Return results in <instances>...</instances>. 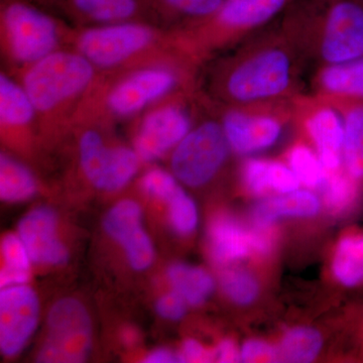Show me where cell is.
<instances>
[{"label": "cell", "instance_id": "f1b7e54d", "mask_svg": "<svg viewBox=\"0 0 363 363\" xmlns=\"http://www.w3.org/2000/svg\"><path fill=\"white\" fill-rule=\"evenodd\" d=\"M288 166L298 181L309 188L321 187L326 177V169L317 152L304 143H297L288 152Z\"/></svg>", "mask_w": 363, "mask_h": 363}, {"label": "cell", "instance_id": "484cf974", "mask_svg": "<svg viewBox=\"0 0 363 363\" xmlns=\"http://www.w3.org/2000/svg\"><path fill=\"white\" fill-rule=\"evenodd\" d=\"M321 347L319 332L309 327H298L284 336L278 350L279 362H311Z\"/></svg>", "mask_w": 363, "mask_h": 363}, {"label": "cell", "instance_id": "2e32d148", "mask_svg": "<svg viewBox=\"0 0 363 363\" xmlns=\"http://www.w3.org/2000/svg\"><path fill=\"white\" fill-rule=\"evenodd\" d=\"M18 233L33 262L61 264L68 259V252L57 236L56 214L50 208H38L23 217Z\"/></svg>", "mask_w": 363, "mask_h": 363}, {"label": "cell", "instance_id": "e575fe53", "mask_svg": "<svg viewBox=\"0 0 363 363\" xmlns=\"http://www.w3.org/2000/svg\"><path fill=\"white\" fill-rule=\"evenodd\" d=\"M243 362H279L278 350L260 340H248L240 351Z\"/></svg>", "mask_w": 363, "mask_h": 363}, {"label": "cell", "instance_id": "ffe728a7", "mask_svg": "<svg viewBox=\"0 0 363 363\" xmlns=\"http://www.w3.org/2000/svg\"><path fill=\"white\" fill-rule=\"evenodd\" d=\"M208 238L210 252L217 264H226L245 259L252 252L250 230L226 215L212 221Z\"/></svg>", "mask_w": 363, "mask_h": 363}, {"label": "cell", "instance_id": "7a4b0ae2", "mask_svg": "<svg viewBox=\"0 0 363 363\" xmlns=\"http://www.w3.org/2000/svg\"><path fill=\"white\" fill-rule=\"evenodd\" d=\"M71 48L99 72L156 65L199 71L202 67L188 51L178 30L147 21L75 26Z\"/></svg>", "mask_w": 363, "mask_h": 363}, {"label": "cell", "instance_id": "d6a6232c", "mask_svg": "<svg viewBox=\"0 0 363 363\" xmlns=\"http://www.w3.org/2000/svg\"><path fill=\"white\" fill-rule=\"evenodd\" d=\"M241 179L247 192L262 195L271 189V161L247 160L241 169Z\"/></svg>", "mask_w": 363, "mask_h": 363}, {"label": "cell", "instance_id": "603a6c76", "mask_svg": "<svg viewBox=\"0 0 363 363\" xmlns=\"http://www.w3.org/2000/svg\"><path fill=\"white\" fill-rule=\"evenodd\" d=\"M38 191V181L23 162L7 152L0 155V197L4 201L30 199Z\"/></svg>", "mask_w": 363, "mask_h": 363}, {"label": "cell", "instance_id": "5b68a950", "mask_svg": "<svg viewBox=\"0 0 363 363\" xmlns=\"http://www.w3.org/2000/svg\"><path fill=\"white\" fill-rule=\"evenodd\" d=\"M279 28L319 66L363 56V0H296Z\"/></svg>", "mask_w": 363, "mask_h": 363}, {"label": "cell", "instance_id": "e0dca14e", "mask_svg": "<svg viewBox=\"0 0 363 363\" xmlns=\"http://www.w3.org/2000/svg\"><path fill=\"white\" fill-rule=\"evenodd\" d=\"M63 18L76 26L147 23L142 0H65Z\"/></svg>", "mask_w": 363, "mask_h": 363}, {"label": "cell", "instance_id": "ba28073f", "mask_svg": "<svg viewBox=\"0 0 363 363\" xmlns=\"http://www.w3.org/2000/svg\"><path fill=\"white\" fill-rule=\"evenodd\" d=\"M201 84L172 93L128 121L133 147L143 162L173 152L192 130L207 104Z\"/></svg>", "mask_w": 363, "mask_h": 363}, {"label": "cell", "instance_id": "b9f144b4", "mask_svg": "<svg viewBox=\"0 0 363 363\" xmlns=\"http://www.w3.org/2000/svg\"><path fill=\"white\" fill-rule=\"evenodd\" d=\"M123 338L124 343L133 344L135 343L136 338H138V333L135 329H125L123 334Z\"/></svg>", "mask_w": 363, "mask_h": 363}, {"label": "cell", "instance_id": "4fadbf2b", "mask_svg": "<svg viewBox=\"0 0 363 363\" xmlns=\"http://www.w3.org/2000/svg\"><path fill=\"white\" fill-rule=\"evenodd\" d=\"M39 319L37 295L25 285L6 286L0 293V348L6 357L18 354Z\"/></svg>", "mask_w": 363, "mask_h": 363}, {"label": "cell", "instance_id": "3957f363", "mask_svg": "<svg viewBox=\"0 0 363 363\" xmlns=\"http://www.w3.org/2000/svg\"><path fill=\"white\" fill-rule=\"evenodd\" d=\"M198 77L199 71L169 65L98 71L79 108L75 124L113 126L128 123L172 93L200 85Z\"/></svg>", "mask_w": 363, "mask_h": 363}, {"label": "cell", "instance_id": "9a60e30c", "mask_svg": "<svg viewBox=\"0 0 363 363\" xmlns=\"http://www.w3.org/2000/svg\"><path fill=\"white\" fill-rule=\"evenodd\" d=\"M105 229L125 250L131 267L143 271L154 260V247L142 226V210L138 203L123 200L105 217Z\"/></svg>", "mask_w": 363, "mask_h": 363}, {"label": "cell", "instance_id": "83f0119b", "mask_svg": "<svg viewBox=\"0 0 363 363\" xmlns=\"http://www.w3.org/2000/svg\"><path fill=\"white\" fill-rule=\"evenodd\" d=\"M321 187L325 204L332 213H343L354 204L357 198L358 182L340 169L326 172Z\"/></svg>", "mask_w": 363, "mask_h": 363}, {"label": "cell", "instance_id": "4316f807", "mask_svg": "<svg viewBox=\"0 0 363 363\" xmlns=\"http://www.w3.org/2000/svg\"><path fill=\"white\" fill-rule=\"evenodd\" d=\"M2 257L4 267L0 274L2 288L25 285L30 271V255L20 238L9 234L2 240Z\"/></svg>", "mask_w": 363, "mask_h": 363}, {"label": "cell", "instance_id": "60d3db41", "mask_svg": "<svg viewBox=\"0 0 363 363\" xmlns=\"http://www.w3.org/2000/svg\"><path fill=\"white\" fill-rule=\"evenodd\" d=\"M26 1L32 2V4H35V6L42 7V9H47V11L56 14V13H55L54 6H52V0H26ZM57 16H58V14H57Z\"/></svg>", "mask_w": 363, "mask_h": 363}, {"label": "cell", "instance_id": "f546056e", "mask_svg": "<svg viewBox=\"0 0 363 363\" xmlns=\"http://www.w3.org/2000/svg\"><path fill=\"white\" fill-rule=\"evenodd\" d=\"M221 286L227 297L238 305L252 303L259 294L257 279L242 269H227L221 276Z\"/></svg>", "mask_w": 363, "mask_h": 363}, {"label": "cell", "instance_id": "8fae6325", "mask_svg": "<svg viewBox=\"0 0 363 363\" xmlns=\"http://www.w3.org/2000/svg\"><path fill=\"white\" fill-rule=\"evenodd\" d=\"M92 328L89 315L78 301L63 298L52 306L48 317V336L38 362H84L91 348Z\"/></svg>", "mask_w": 363, "mask_h": 363}, {"label": "cell", "instance_id": "8d00e7d4", "mask_svg": "<svg viewBox=\"0 0 363 363\" xmlns=\"http://www.w3.org/2000/svg\"><path fill=\"white\" fill-rule=\"evenodd\" d=\"M252 252L257 255H269L274 245V236L271 226L255 225L250 230Z\"/></svg>", "mask_w": 363, "mask_h": 363}, {"label": "cell", "instance_id": "277c9868", "mask_svg": "<svg viewBox=\"0 0 363 363\" xmlns=\"http://www.w3.org/2000/svg\"><path fill=\"white\" fill-rule=\"evenodd\" d=\"M97 75V69L80 52L64 49L11 76L33 105L40 135L52 140L71 133Z\"/></svg>", "mask_w": 363, "mask_h": 363}, {"label": "cell", "instance_id": "f35d334b", "mask_svg": "<svg viewBox=\"0 0 363 363\" xmlns=\"http://www.w3.org/2000/svg\"><path fill=\"white\" fill-rule=\"evenodd\" d=\"M214 359L218 362H238L240 360V353L233 341L224 340L214 351Z\"/></svg>", "mask_w": 363, "mask_h": 363}, {"label": "cell", "instance_id": "ac0fdd59", "mask_svg": "<svg viewBox=\"0 0 363 363\" xmlns=\"http://www.w3.org/2000/svg\"><path fill=\"white\" fill-rule=\"evenodd\" d=\"M223 0H142L147 23L181 30L204 21Z\"/></svg>", "mask_w": 363, "mask_h": 363}, {"label": "cell", "instance_id": "836d02e7", "mask_svg": "<svg viewBox=\"0 0 363 363\" xmlns=\"http://www.w3.org/2000/svg\"><path fill=\"white\" fill-rule=\"evenodd\" d=\"M301 182L288 164L271 161V188L279 194L294 192L300 187Z\"/></svg>", "mask_w": 363, "mask_h": 363}, {"label": "cell", "instance_id": "5bb4252c", "mask_svg": "<svg viewBox=\"0 0 363 363\" xmlns=\"http://www.w3.org/2000/svg\"><path fill=\"white\" fill-rule=\"evenodd\" d=\"M0 130L9 147L28 150L33 138L40 135L32 104L20 82L6 72H0Z\"/></svg>", "mask_w": 363, "mask_h": 363}, {"label": "cell", "instance_id": "d590c367", "mask_svg": "<svg viewBox=\"0 0 363 363\" xmlns=\"http://www.w3.org/2000/svg\"><path fill=\"white\" fill-rule=\"evenodd\" d=\"M186 303L185 298L174 291L157 301V311L166 319L179 320L185 315Z\"/></svg>", "mask_w": 363, "mask_h": 363}, {"label": "cell", "instance_id": "d4e9b609", "mask_svg": "<svg viewBox=\"0 0 363 363\" xmlns=\"http://www.w3.org/2000/svg\"><path fill=\"white\" fill-rule=\"evenodd\" d=\"M168 276L174 291L190 305L202 304L213 293V279L199 267L176 264L169 267Z\"/></svg>", "mask_w": 363, "mask_h": 363}, {"label": "cell", "instance_id": "44dd1931", "mask_svg": "<svg viewBox=\"0 0 363 363\" xmlns=\"http://www.w3.org/2000/svg\"><path fill=\"white\" fill-rule=\"evenodd\" d=\"M343 116V162L354 180H363V100H333Z\"/></svg>", "mask_w": 363, "mask_h": 363}, {"label": "cell", "instance_id": "1f68e13d", "mask_svg": "<svg viewBox=\"0 0 363 363\" xmlns=\"http://www.w3.org/2000/svg\"><path fill=\"white\" fill-rule=\"evenodd\" d=\"M140 186L147 195L164 202H168L181 188L174 175L159 168L147 169L140 179Z\"/></svg>", "mask_w": 363, "mask_h": 363}, {"label": "cell", "instance_id": "cb8c5ba5", "mask_svg": "<svg viewBox=\"0 0 363 363\" xmlns=\"http://www.w3.org/2000/svg\"><path fill=\"white\" fill-rule=\"evenodd\" d=\"M334 276L343 286L363 284V233H350L339 241L332 264Z\"/></svg>", "mask_w": 363, "mask_h": 363}, {"label": "cell", "instance_id": "4dcf8cb0", "mask_svg": "<svg viewBox=\"0 0 363 363\" xmlns=\"http://www.w3.org/2000/svg\"><path fill=\"white\" fill-rule=\"evenodd\" d=\"M168 203L169 221L174 230L181 235L193 233L198 222L197 208L194 201L180 188Z\"/></svg>", "mask_w": 363, "mask_h": 363}, {"label": "cell", "instance_id": "52a82bcc", "mask_svg": "<svg viewBox=\"0 0 363 363\" xmlns=\"http://www.w3.org/2000/svg\"><path fill=\"white\" fill-rule=\"evenodd\" d=\"M296 0H223L219 9L204 21L179 33L203 66L217 52L226 51L262 32L264 26L283 16Z\"/></svg>", "mask_w": 363, "mask_h": 363}, {"label": "cell", "instance_id": "ab89813d", "mask_svg": "<svg viewBox=\"0 0 363 363\" xmlns=\"http://www.w3.org/2000/svg\"><path fill=\"white\" fill-rule=\"evenodd\" d=\"M145 362L149 363H169L181 362L180 357L174 354L173 352L167 350H159L150 353L149 357L145 358Z\"/></svg>", "mask_w": 363, "mask_h": 363}, {"label": "cell", "instance_id": "7c38bea8", "mask_svg": "<svg viewBox=\"0 0 363 363\" xmlns=\"http://www.w3.org/2000/svg\"><path fill=\"white\" fill-rule=\"evenodd\" d=\"M294 119L312 140L326 172L343 162L344 123L340 109L329 98L300 94L293 100Z\"/></svg>", "mask_w": 363, "mask_h": 363}, {"label": "cell", "instance_id": "8992f818", "mask_svg": "<svg viewBox=\"0 0 363 363\" xmlns=\"http://www.w3.org/2000/svg\"><path fill=\"white\" fill-rule=\"evenodd\" d=\"M75 26L26 0H0L1 70L13 75L64 49Z\"/></svg>", "mask_w": 363, "mask_h": 363}, {"label": "cell", "instance_id": "7402d4cb", "mask_svg": "<svg viewBox=\"0 0 363 363\" xmlns=\"http://www.w3.org/2000/svg\"><path fill=\"white\" fill-rule=\"evenodd\" d=\"M320 203L309 191L296 190L260 202L253 211L255 225L271 226L279 217H308L319 211Z\"/></svg>", "mask_w": 363, "mask_h": 363}, {"label": "cell", "instance_id": "30bf717a", "mask_svg": "<svg viewBox=\"0 0 363 363\" xmlns=\"http://www.w3.org/2000/svg\"><path fill=\"white\" fill-rule=\"evenodd\" d=\"M293 100L247 105L221 104L213 100V104L230 149L250 155L278 142L286 124L294 119Z\"/></svg>", "mask_w": 363, "mask_h": 363}, {"label": "cell", "instance_id": "74e56055", "mask_svg": "<svg viewBox=\"0 0 363 363\" xmlns=\"http://www.w3.org/2000/svg\"><path fill=\"white\" fill-rule=\"evenodd\" d=\"M180 357L181 362H209L214 359V353L207 351L197 341H186L182 347Z\"/></svg>", "mask_w": 363, "mask_h": 363}, {"label": "cell", "instance_id": "9c48e42d", "mask_svg": "<svg viewBox=\"0 0 363 363\" xmlns=\"http://www.w3.org/2000/svg\"><path fill=\"white\" fill-rule=\"evenodd\" d=\"M230 150L213 100L208 96L192 130L171 152L173 175L190 187L206 185L223 168Z\"/></svg>", "mask_w": 363, "mask_h": 363}, {"label": "cell", "instance_id": "6da1fadb", "mask_svg": "<svg viewBox=\"0 0 363 363\" xmlns=\"http://www.w3.org/2000/svg\"><path fill=\"white\" fill-rule=\"evenodd\" d=\"M306 60L281 28L245 40L217 62L208 79V96L217 104L247 105L293 100L300 92Z\"/></svg>", "mask_w": 363, "mask_h": 363}, {"label": "cell", "instance_id": "d6986e66", "mask_svg": "<svg viewBox=\"0 0 363 363\" xmlns=\"http://www.w3.org/2000/svg\"><path fill=\"white\" fill-rule=\"evenodd\" d=\"M313 87L315 94L333 100H363V56L319 66Z\"/></svg>", "mask_w": 363, "mask_h": 363}]
</instances>
